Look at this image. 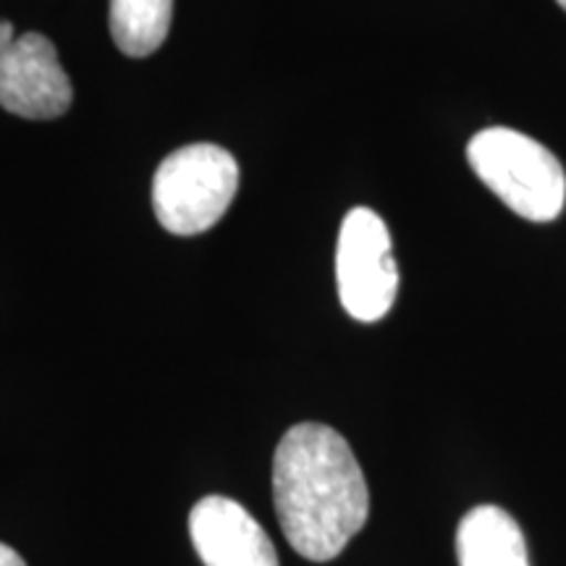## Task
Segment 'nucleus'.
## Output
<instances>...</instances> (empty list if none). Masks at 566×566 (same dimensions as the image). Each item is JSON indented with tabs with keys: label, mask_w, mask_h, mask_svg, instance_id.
Segmentation results:
<instances>
[{
	"label": "nucleus",
	"mask_w": 566,
	"mask_h": 566,
	"mask_svg": "<svg viewBox=\"0 0 566 566\" xmlns=\"http://www.w3.org/2000/svg\"><path fill=\"white\" fill-rule=\"evenodd\" d=\"M174 0H111V34L129 59H147L166 42Z\"/></svg>",
	"instance_id": "nucleus-8"
},
{
	"label": "nucleus",
	"mask_w": 566,
	"mask_h": 566,
	"mask_svg": "<svg viewBox=\"0 0 566 566\" xmlns=\"http://www.w3.org/2000/svg\"><path fill=\"white\" fill-rule=\"evenodd\" d=\"M189 535L205 566H279V554L260 522L226 495L197 501Z\"/></svg>",
	"instance_id": "nucleus-6"
},
{
	"label": "nucleus",
	"mask_w": 566,
	"mask_h": 566,
	"mask_svg": "<svg viewBox=\"0 0 566 566\" xmlns=\"http://www.w3.org/2000/svg\"><path fill=\"white\" fill-rule=\"evenodd\" d=\"M0 566H27V564L11 546L0 543Z\"/></svg>",
	"instance_id": "nucleus-9"
},
{
	"label": "nucleus",
	"mask_w": 566,
	"mask_h": 566,
	"mask_svg": "<svg viewBox=\"0 0 566 566\" xmlns=\"http://www.w3.org/2000/svg\"><path fill=\"white\" fill-rule=\"evenodd\" d=\"M459 566H530L525 535L506 509L485 504L467 512L457 530Z\"/></svg>",
	"instance_id": "nucleus-7"
},
{
	"label": "nucleus",
	"mask_w": 566,
	"mask_h": 566,
	"mask_svg": "<svg viewBox=\"0 0 566 566\" xmlns=\"http://www.w3.org/2000/svg\"><path fill=\"white\" fill-rule=\"evenodd\" d=\"M13 40H17V38H13V24H11V21L0 19V53H3Z\"/></svg>",
	"instance_id": "nucleus-10"
},
{
	"label": "nucleus",
	"mask_w": 566,
	"mask_h": 566,
	"mask_svg": "<svg viewBox=\"0 0 566 566\" xmlns=\"http://www.w3.org/2000/svg\"><path fill=\"white\" fill-rule=\"evenodd\" d=\"M556 3H558V6H562V9L566 11V0H556Z\"/></svg>",
	"instance_id": "nucleus-11"
},
{
	"label": "nucleus",
	"mask_w": 566,
	"mask_h": 566,
	"mask_svg": "<svg viewBox=\"0 0 566 566\" xmlns=\"http://www.w3.org/2000/svg\"><path fill=\"white\" fill-rule=\"evenodd\" d=\"M71 101L74 87L45 34H21L0 53V105L13 116L51 122L71 108Z\"/></svg>",
	"instance_id": "nucleus-5"
},
{
	"label": "nucleus",
	"mask_w": 566,
	"mask_h": 566,
	"mask_svg": "<svg viewBox=\"0 0 566 566\" xmlns=\"http://www.w3.org/2000/svg\"><path fill=\"white\" fill-rule=\"evenodd\" d=\"M239 189V166L218 145H187L155 171L153 208L160 226L176 237H195L216 226Z\"/></svg>",
	"instance_id": "nucleus-3"
},
{
	"label": "nucleus",
	"mask_w": 566,
	"mask_h": 566,
	"mask_svg": "<svg viewBox=\"0 0 566 566\" xmlns=\"http://www.w3.org/2000/svg\"><path fill=\"white\" fill-rule=\"evenodd\" d=\"M273 501L296 554L323 564L365 527L370 491L352 446L321 422L286 430L273 457Z\"/></svg>",
	"instance_id": "nucleus-1"
},
{
	"label": "nucleus",
	"mask_w": 566,
	"mask_h": 566,
	"mask_svg": "<svg viewBox=\"0 0 566 566\" xmlns=\"http://www.w3.org/2000/svg\"><path fill=\"white\" fill-rule=\"evenodd\" d=\"M472 171L491 192L533 223H548L566 205V174L548 147L527 134L491 126L467 145Z\"/></svg>",
	"instance_id": "nucleus-2"
},
{
	"label": "nucleus",
	"mask_w": 566,
	"mask_h": 566,
	"mask_svg": "<svg viewBox=\"0 0 566 566\" xmlns=\"http://www.w3.org/2000/svg\"><path fill=\"white\" fill-rule=\"evenodd\" d=\"M336 281L344 310L359 323H378L399 292L391 233L370 208H354L344 218L336 247Z\"/></svg>",
	"instance_id": "nucleus-4"
}]
</instances>
